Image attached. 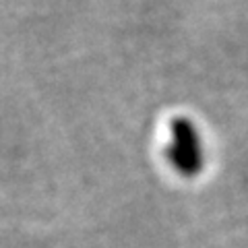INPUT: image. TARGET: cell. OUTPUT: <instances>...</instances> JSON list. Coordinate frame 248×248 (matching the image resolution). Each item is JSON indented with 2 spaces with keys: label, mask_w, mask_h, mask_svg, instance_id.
Here are the masks:
<instances>
[{
  "label": "cell",
  "mask_w": 248,
  "mask_h": 248,
  "mask_svg": "<svg viewBox=\"0 0 248 248\" xmlns=\"http://www.w3.org/2000/svg\"><path fill=\"white\" fill-rule=\"evenodd\" d=\"M170 133H172V141L166 147L170 166L186 178L201 174L205 164V151L197 126L184 116H176L170 122Z\"/></svg>",
  "instance_id": "1"
}]
</instances>
